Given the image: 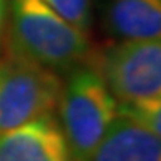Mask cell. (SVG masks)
Instances as JSON below:
<instances>
[{
	"mask_svg": "<svg viewBox=\"0 0 161 161\" xmlns=\"http://www.w3.org/2000/svg\"><path fill=\"white\" fill-rule=\"evenodd\" d=\"M8 51L54 72L72 71L89 54V40L45 0H10Z\"/></svg>",
	"mask_w": 161,
	"mask_h": 161,
	"instance_id": "1",
	"label": "cell"
},
{
	"mask_svg": "<svg viewBox=\"0 0 161 161\" xmlns=\"http://www.w3.org/2000/svg\"><path fill=\"white\" fill-rule=\"evenodd\" d=\"M63 135L76 161H92L94 153L119 117V104L100 71L80 64L69 74L59 99Z\"/></svg>",
	"mask_w": 161,
	"mask_h": 161,
	"instance_id": "2",
	"label": "cell"
},
{
	"mask_svg": "<svg viewBox=\"0 0 161 161\" xmlns=\"http://www.w3.org/2000/svg\"><path fill=\"white\" fill-rule=\"evenodd\" d=\"M63 82L54 71L13 51L0 59V135L53 117Z\"/></svg>",
	"mask_w": 161,
	"mask_h": 161,
	"instance_id": "3",
	"label": "cell"
},
{
	"mask_svg": "<svg viewBox=\"0 0 161 161\" xmlns=\"http://www.w3.org/2000/svg\"><path fill=\"white\" fill-rule=\"evenodd\" d=\"M96 68L122 102L161 99V40L125 41L105 51Z\"/></svg>",
	"mask_w": 161,
	"mask_h": 161,
	"instance_id": "4",
	"label": "cell"
},
{
	"mask_svg": "<svg viewBox=\"0 0 161 161\" xmlns=\"http://www.w3.org/2000/svg\"><path fill=\"white\" fill-rule=\"evenodd\" d=\"M0 161H76L53 117L0 135Z\"/></svg>",
	"mask_w": 161,
	"mask_h": 161,
	"instance_id": "5",
	"label": "cell"
},
{
	"mask_svg": "<svg viewBox=\"0 0 161 161\" xmlns=\"http://www.w3.org/2000/svg\"><path fill=\"white\" fill-rule=\"evenodd\" d=\"M92 161H161V138L140 122L119 114Z\"/></svg>",
	"mask_w": 161,
	"mask_h": 161,
	"instance_id": "6",
	"label": "cell"
},
{
	"mask_svg": "<svg viewBox=\"0 0 161 161\" xmlns=\"http://www.w3.org/2000/svg\"><path fill=\"white\" fill-rule=\"evenodd\" d=\"M108 23L127 41L161 40V0H112Z\"/></svg>",
	"mask_w": 161,
	"mask_h": 161,
	"instance_id": "7",
	"label": "cell"
},
{
	"mask_svg": "<svg viewBox=\"0 0 161 161\" xmlns=\"http://www.w3.org/2000/svg\"><path fill=\"white\" fill-rule=\"evenodd\" d=\"M119 114L140 122L161 138V99L122 102L119 105Z\"/></svg>",
	"mask_w": 161,
	"mask_h": 161,
	"instance_id": "8",
	"label": "cell"
},
{
	"mask_svg": "<svg viewBox=\"0 0 161 161\" xmlns=\"http://www.w3.org/2000/svg\"><path fill=\"white\" fill-rule=\"evenodd\" d=\"M61 18L87 33L91 23V0H45Z\"/></svg>",
	"mask_w": 161,
	"mask_h": 161,
	"instance_id": "9",
	"label": "cell"
},
{
	"mask_svg": "<svg viewBox=\"0 0 161 161\" xmlns=\"http://www.w3.org/2000/svg\"><path fill=\"white\" fill-rule=\"evenodd\" d=\"M5 18H7V2L5 0H0V43H2V36H3Z\"/></svg>",
	"mask_w": 161,
	"mask_h": 161,
	"instance_id": "10",
	"label": "cell"
}]
</instances>
